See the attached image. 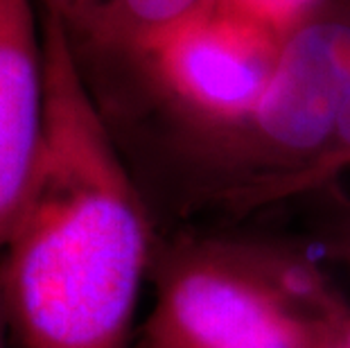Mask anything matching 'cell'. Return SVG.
I'll use <instances>...</instances> for the list:
<instances>
[{"label": "cell", "instance_id": "6da1fadb", "mask_svg": "<svg viewBox=\"0 0 350 348\" xmlns=\"http://www.w3.org/2000/svg\"><path fill=\"white\" fill-rule=\"evenodd\" d=\"M43 46L46 140L0 251L10 337L18 348H131L159 235L68 27L50 10H43Z\"/></svg>", "mask_w": 350, "mask_h": 348}, {"label": "cell", "instance_id": "7a4b0ae2", "mask_svg": "<svg viewBox=\"0 0 350 348\" xmlns=\"http://www.w3.org/2000/svg\"><path fill=\"white\" fill-rule=\"evenodd\" d=\"M156 301L133 348H321L332 294L312 273L226 242L156 238Z\"/></svg>", "mask_w": 350, "mask_h": 348}, {"label": "cell", "instance_id": "3957f363", "mask_svg": "<svg viewBox=\"0 0 350 348\" xmlns=\"http://www.w3.org/2000/svg\"><path fill=\"white\" fill-rule=\"evenodd\" d=\"M350 70V0H321L280 46L271 84L251 118L213 143L228 163L215 199L262 206L299 195L332 136Z\"/></svg>", "mask_w": 350, "mask_h": 348}, {"label": "cell", "instance_id": "277c9868", "mask_svg": "<svg viewBox=\"0 0 350 348\" xmlns=\"http://www.w3.org/2000/svg\"><path fill=\"white\" fill-rule=\"evenodd\" d=\"M282 39L226 3L208 7L124 59L147 98L197 143L226 138L249 120L271 84Z\"/></svg>", "mask_w": 350, "mask_h": 348}, {"label": "cell", "instance_id": "5b68a950", "mask_svg": "<svg viewBox=\"0 0 350 348\" xmlns=\"http://www.w3.org/2000/svg\"><path fill=\"white\" fill-rule=\"evenodd\" d=\"M48 122V75L39 0H0V251L16 222Z\"/></svg>", "mask_w": 350, "mask_h": 348}, {"label": "cell", "instance_id": "8992f818", "mask_svg": "<svg viewBox=\"0 0 350 348\" xmlns=\"http://www.w3.org/2000/svg\"><path fill=\"white\" fill-rule=\"evenodd\" d=\"M219 0H81L62 21L72 41L126 57Z\"/></svg>", "mask_w": 350, "mask_h": 348}, {"label": "cell", "instance_id": "52a82bcc", "mask_svg": "<svg viewBox=\"0 0 350 348\" xmlns=\"http://www.w3.org/2000/svg\"><path fill=\"white\" fill-rule=\"evenodd\" d=\"M344 170H350V70L344 81V91H341L332 136L327 140L325 150L321 157H319V161L308 170V174L303 176L299 192L323 186L325 181L334 179V176L339 172H344Z\"/></svg>", "mask_w": 350, "mask_h": 348}, {"label": "cell", "instance_id": "ba28073f", "mask_svg": "<svg viewBox=\"0 0 350 348\" xmlns=\"http://www.w3.org/2000/svg\"><path fill=\"white\" fill-rule=\"evenodd\" d=\"M221 3L260 27L269 29L278 39H285L321 5V0H221Z\"/></svg>", "mask_w": 350, "mask_h": 348}, {"label": "cell", "instance_id": "9c48e42d", "mask_svg": "<svg viewBox=\"0 0 350 348\" xmlns=\"http://www.w3.org/2000/svg\"><path fill=\"white\" fill-rule=\"evenodd\" d=\"M81 3V0H39V5L43 7V10H50L59 14V16H64L66 12H70L72 7H77Z\"/></svg>", "mask_w": 350, "mask_h": 348}, {"label": "cell", "instance_id": "30bf717a", "mask_svg": "<svg viewBox=\"0 0 350 348\" xmlns=\"http://www.w3.org/2000/svg\"><path fill=\"white\" fill-rule=\"evenodd\" d=\"M7 337H10V325H7L3 299H0V348H7Z\"/></svg>", "mask_w": 350, "mask_h": 348}, {"label": "cell", "instance_id": "8fae6325", "mask_svg": "<svg viewBox=\"0 0 350 348\" xmlns=\"http://www.w3.org/2000/svg\"><path fill=\"white\" fill-rule=\"evenodd\" d=\"M321 348H350V346H348L346 342H341V339H339L337 335H334V330H332V335L327 337V342H325Z\"/></svg>", "mask_w": 350, "mask_h": 348}]
</instances>
